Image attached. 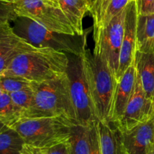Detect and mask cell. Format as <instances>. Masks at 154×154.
I'll return each instance as SVG.
<instances>
[{
    "label": "cell",
    "mask_w": 154,
    "mask_h": 154,
    "mask_svg": "<svg viewBox=\"0 0 154 154\" xmlns=\"http://www.w3.org/2000/svg\"><path fill=\"white\" fill-rule=\"evenodd\" d=\"M69 62L66 53L51 48H35L15 57L1 75L40 83L66 75Z\"/></svg>",
    "instance_id": "6da1fadb"
},
{
    "label": "cell",
    "mask_w": 154,
    "mask_h": 154,
    "mask_svg": "<svg viewBox=\"0 0 154 154\" xmlns=\"http://www.w3.org/2000/svg\"><path fill=\"white\" fill-rule=\"evenodd\" d=\"M83 61L97 121L110 123L117 80L103 57L84 47Z\"/></svg>",
    "instance_id": "7a4b0ae2"
},
{
    "label": "cell",
    "mask_w": 154,
    "mask_h": 154,
    "mask_svg": "<svg viewBox=\"0 0 154 154\" xmlns=\"http://www.w3.org/2000/svg\"><path fill=\"white\" fill-rule=\"evenodd\" d=\"M42 117H63L78 125L67 73L35 86L32 104L21 118Z\"/></svg>",
    "instance_id": "3957f363"
},
{
    "label": "cell",
    "mask_w": 154,
    "mask_h": 154,
    "mask_svg": "<svg viewBox=\"0 0 154 154\" xmlns=\"http://www.w3.org/2000/svg\"><path fill=\"white\" fill-rule=\"evenodd\" d=\"M75 125L63 117L21 118L9 127L19 133L26 144L42 149L67 142Z\"/></svg>",
    "instance_id": "277c9868"
},
{
    "label": "cell",
    "mask_w": 154,
    "mask_h": 154,
    "mask_svg": "<svg viewBox=\"0 0 154 154\" xmlns=\"http://www.w3.org/2000/svg\"><path fill=\"white\" fill-rule=\"evenodd\" d=\"M11 24L18 36L36 48H51L66 54L81 55L87 45V30L82 36L55 33L29 18L18 16Z\"/></svg>",
    "instance_id": "5b68a950"
},
{
    "label": "cell",
    "mask_w": 154,
    "mask_h": 154,
    "mask_svg": "<svg viewBox=\"0 0 154 154\" xmlns=\"http://www.w3.org/2000/svg\"><path fill=\"white\" fill-rule=\"evenodd\" d=\"M13 8L16 16L29 18L51 31L77 35L59 0H18Z\"/></svg>",
    "instance_id": "8992f818"
},
{
    "label": "cell",
    "mask_w": 154,
    "mask_h": 154,
    "mask_svg": "<svg viewBox=\"0 0 154 154\" xmlns=\"http://www.w3.org/2000/svg\"><path fill=\"white\" fill-rule=\"evenodd\" d=\"M67 73L78 125L90 126L97 121L82 56L69 54Z\"/></svg>",
    "instance_id": "52a82bcc"
},
{
    "label": "cell",
    "mask_w": 154,
    "mask_h": 154,
    "mask_svg": "<svg viewBox=\"0 0 154 154\" xmlns=\"http://www.w3.org/2000/svg\"><path fill=\"white\" fill-rule=\"evenodd\" d=\"M126 8L106 26L93 29V51L99 53L117 80L120 53L124 33Z\"/></svg>",
    "instance_id": "ba28073f"
},
{
    "label": "cell",
    "mask_w": 154,
    "mask_h": 154,
    "mask_svg": "<svg viewBox=\"0 0 154 154\" xmlns=\"http://www.w3.org/2000/svg\"><path fill=\"white\" fill-rule=\"evenodd\" d=\"M154 116L153 102L146 95L137 75L134 92L126 106L123 117L114 124L121 131H128Z\"/></svg>",
    "instance_id": "9c48e42d"
},
{
    "label": "cell",
    "mask_w": 154,
    "mask_h": 154,
    "mask_svg": "<svg viewBox=\"0 0 154 154\" xmlns=\"http://www.w3.org/2000/svg\"><path fill=\"white\" fill-rule=\"evenodd\" d=\"M138 17V1L131 0L126 7L124 33L120 53L117 82L129 66L135 64V55L137 52Z\"/></svg>",
    "instance_id": "30bf717a"
},
{
    "label": "cell",
    "mask_w": 154,
    "mask_h": 154,
    "mask_svg": "<svg viewBox=\"0 0 154 154\" xmlns=\"http://www.w3.org/2000/svg\"><path fill=\"white\" fill-rule=\"evenodd\" d=\"M35 48L14 32L11 21L0 24V75L15 57Z\"/></svg>",
    "instance_id": "8fae6325"
},
{
    "label": "cell",
    "mask_w": 154,
    "mask_h": 154,
    "mask_svg": "<svg viewBox=\"0 0 154 154\" xmlns=\"http://www.w3.org/2000/svg\"><path fill=\"white\" fill-rule=\"evenodd\" d=\"M120 132L126 154H149L154 144V116L128 131Z\"/></svg>",
    "instance_id": "7c38bea8"
},
{
    "label": "cell",
    "mask_w": 154,
    "mask_h": 154,
    "mask_svg": "<svg viewBox=\"0 0 154 154\" xmlns=\"http://www.w3.org/2000/svg\"><path fill=\"white\" fill-rule=\"evenodd\" d=\"M137 72L135 64L129 66L119 79L114 93L110 122L116 124L121 119L135 89Z\"/></svg>",
    "instance_id": "4fadbf2b"
},
{
    "label": "cell",
    "mask_w": 154,
    "mask_h": 154,
    "mask_svg": "<svg viewBox=\"0 0 154 154\" xmlns=\"http://www.w3.org/2000/svg\"><path fill=\"white\" fill-rule=\"evenodd\" d=\"M97 129L101 154H126L121 132L117 126L97 121Z\"/></svg>",
    "instance_id": "5bb4252c"
},
{
    "label": "cell",
    "mask_w": 154,
    "mask_h": 154,
    "mask_svg": "<svg viewBox=\"0 0 154 154\" xmlns=\"http://www.w3.org/2000/svg\"><path fill=\"white\" fill-rule=\"evenodd\" d=\"M135 66L146 95L154 102V55L137 51Z\"/></svg>",
    "instance_id": "9a60e30c"
},
{
    "label": "cell",
    "mask_w": 154,
    "mask_h": 154,
    "mask_svg": "<svg viewBox=\"0 0 154 154\" xmlns=\"http://www.w3.org/2000/svg\"><path fill=\"white\" fill-rule=\"evenodd\" d=\"M61 8L78 36H82L85 33L83 27V21L90 11V7L87 0H59Z\"/></svg>",
    "instance_id": "2e32d148"
},
{
    "label": "cell",
    "mask_w": 154,
    "mask_h": 154,
    "mask_svg": "<svg viewBox=\"0 0 154 154\" xmlns=\"http://www.w3.org/2000/svg\"><path fill=\"white\" fill-rule=\"evenodd\" d=\"M137 51L154 55V14H138L137 21Z\"/></svg>",
    "instance_id": "e0dca14e"
},
{
    "label": "cell",
    "mask_w": 154,
    "mask_h": 154,
    "mask_svg": "<svg viewBox=\"0 0 154 154\" xmlns=\"http://www.w3.org/2000/svg\"><path fill=\"white\" fill-rule=\"evenodd\" d=\"M67 146L69 154H90V127L74 125Z\"/></svg>",
    "instance_id": "ac0fdd59"
},
{
    "label": "cell",
    "mask_w": 154,
    "mask_h": 154,
    "mask_svg": "<svg viewBox=\"0 0 154 154\" xmlns=\"http://www.w3.org/2000/svg\"><path fill=\"white\" fill-rule=\"evenodd\" d=\"M25 142L19 133L8 125L0 130V154H20Z\"/></svg>",
    "instance_id": "d6986e66"
},
{
    "label": "cell",
    "mask_w": 154,
    "mask_h": 154,
    "mask_svg": "<svg viewBox=\"0 0 154 154\" xmlns=\"http://www.w3.org/2000/svg\"><path fill=\"white\" fill-rule=\"evenodd\" d=\"M20 118V111L12 101L10 94L4 92L0 96V122L11 126Z\"/></svg>",
    "instance_id": "ffe728a7"
},
{
    "label": "cell",
    "mask_w": 154,
    "mask_h": 154,
    "mask_svg": "<svg viewBox=\"0 0 154 154\" xmlns=\"http://www.w3.org/2000/svg\"><path fill=\"white\" fill-rule=\"evenodd\" d=\"M38 82L14 75H0V86L5 93H13L27 88H34Z\"/></svg>",
    "instance_id": "44dd1931"
},
{
    "label": "cell",
    "mask_w": 154,
    "mask_h": 154,
    "mask_svg": "<svg viewBox=\"0 0 154 154\" xmlns=\"http://www.w3.org/2000/svg\"><path fill=\"white\" fill-rule=\"evenodd\" d=\"M12 101L21 113V117L31 107L34 99V88H27L10 94Z\"/></svg>",
    "instance_id": "7402d4cb"
},
{
    "label": "cell",
    "mask_w": 154,
    "mask_h": 154,
    "mask_svg": "<svg viewBox=\"0 0 154 154\" xmlns=\"http://www.w3.org/2000/svg\"><path fill=\"white\" fill-rule=\"evenodd\" d=\"M90 127V154H101L99 134L97 129V121L93 122Z\"/></svg>",
    "instance_id": "603a6c76"
},
{
    "label": "cell",
    "mask_w": 154,
    "mask_h": 154,
    "mask_svg": "<svg viewBox=\"0 0 154 154\" xmlns=\"http://www.w3.org/2000/svg\"><path fill=\"white\" fill-rule=\"evenodd\" d=\"M16 17L14 12L13 5L0 1V24L7 21H11Z\"/></svg>",
    "instance_id": "cb8c5ba5"
},
{
    "label": "cell",
    "mask_w": 154,
    "mask_h": 154,
    "mask_svg": "<svg viewBox=\"0 0 154 154\" xmlns=\"http://www.w3.org/2000/svg\"><path fill=\"white\" fill-rule=\"evenodd\" d=\"M138 14L149 15L154 14V0H137Z\"/></svg>",
    "instance_id": "d4e9b609"
},
{
    "label": "cell",
    "mask_w": 154,
    "mask_h": 154,
    "mask_svg": "<svg viewBox=\"0 0 154 154\" xmlns=\"http://www.w3.org/2000/svg\"><path fill=\"white\" fill-rule=\"evenodd\" d=\"M41 150L45 154H69L67 142L57 144L47 149H42Z\"/></svg>",
    "instance_id": "484cf974"
},
{
    "label": "cell",
    "mask_w": 154,
    "mask_h": 154,
    "mask_svg": "<svg viewBox=\"0 0 154 154\" xmlns=\"http://www.w3.org/2000/svg\"><path fill=\"white\" fill-rule=\"evenodd\" d=\"M20 154H45L40 149L33 147L28 144H24Z\"/></svg>",
    "instance_id": "4316f807"
},
{
    "label": "cell",
    "mask_w": 154,
    "mask_h": 154,
    "mask_svg": "<svg viewBox=\"0 0 154 154\" xmlns=\"http://www.w3.org/2000/svg\"><path fill=\"white\" fill-rule=\"evenodd\" d=\"M1 2H3L5 3H8V4H14L15 2L18 1V0H0Z\"/></svg>",
    "instance_id": "83f0119b"
},
{
    "label": "cell",
    "mask_w": 154,
    "mask_h": 154,
    "mask_svg": "<svg viewBox=\"0 0 154 154\" xmlns=\"http://www.w3.org/2000/svg\"><path fill=\"white\" fill-rule=\"evenodd\" d=\"M87 2L89 3V5H90V10L92 9V8H93V5L95 4V2H96V0H87Z\"/></svg>",
    "instance_id": "f1b7e54d"
},
{
    "label": "cell",
    "mask_w": 154,
    "mask_h": 154,
    "mask_svg": "<svg viewBox=\"0 0 154 154\" xmlns=\"http://www.w3.org/2000/svg\"><path fill=\"white\" fill-rule=\"evenodd\" d=\"M149 154H154V144L153 145V146H152L151 149H150Z\"/></svg>",
    "instance_id": "f546056e"
},
{
    "label": "cell",
    "mask_w": 154,
    "mask_h": 154,
    "mask_svg": "<svg viewBox=\"0 0 154 154\" xmlns=\"http://www.w3.org/2000/svg\"><path fill=\"white\" fill-rule=\"evenodd\" d=\"M4 125H5V124H3L2 122H0V130H1L3 127H4Z\"/></svg>",
    "instance_id": "4dcf8cb0"
},
{
    "label": "cell",
    "mask_w": 154,
    "mask_h": 154,
    "mask_svg": "<svg viewBox=\"0 0 154 154\" xmlns=\"http://www.w3.org/2000/svg\"><path fill=\"white\" fill-rule=\"evenodd\" d=\"M3 93H4V91H3L2 88V87H1V86H0V96H1V95H2Z\"/></svg>",
    "instance_id": "1f68e13d"
},
{
    "label": "cell",
    "mask_w": 154,
    "mask_h": 154,
    "mask_svg": "<svg viewBox=\"0 0 154 154\" xmlns=\"http://www.w3.org/2000/svg\"><path fill=\"white\" fill-rule=\"evenodd\" d=\"M153 108H154V102H153Z\"/></svg>",
    "instance_id": "d6a6232c"
}]
</instances>
